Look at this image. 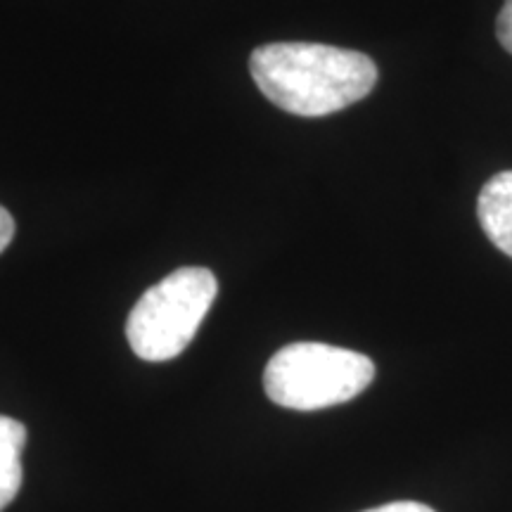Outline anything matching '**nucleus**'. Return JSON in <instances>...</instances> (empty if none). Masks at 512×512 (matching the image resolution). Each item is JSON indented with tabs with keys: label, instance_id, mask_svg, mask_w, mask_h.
Segmentation results:
<instances>
[{
	"label": "nucleus",
	"instance_id": "obj_7",
	"mask_svg": "<svg viewBox=\"0 0 512 512\" xmlns=\"http://www.w3.org/2000/svg\"><path fill=\"white\" fill-rule=\"evenodd\" d=\"M363 512H437V510H432L430 505H425V503L396 501V503H387V505H380V508H370Z\"/></svg>",
	"mask_w": 512,
	"mask_h": 512
},
{
	"label": "nucleus",
	"instance_id": "obj_8",
	"mask_svg": "<svg viewBox=\"0 0 512 512\" xmlns=\"http://www.w3.org/2000/svg\"><path fill=\"white\" fill-rule=\"evenodd\" d=\"M15 238V219L5 207H0V254L8 249V245Z\"/></svg>",
	"mask_w": 512,
	"mask_h": 512
},
{
	"label": "nucleus",
	"instance_id": "obj_1",
	"mask_svg": "<svg viewBox=\"0 0 512 512\" xmlns=\"http://www.w3.org/2000/svg\"><path fill=\"white\" fill-rule=\"evenodd\" d=\"M249 72L275 107L297 117L347 110L377 83L368 55L323 43H268L249 57Z\"/></svg>",
	"mask_w": 512,
	"mask_h": 512
},
{
	"label": "nucleus",
	"instance_id": "obj_6",
	"mask_svg": "<svg viewBox=\"0 0 512 512\" xmlns=\"http://www.w3.org/2000/svg\"><path fill=\"white\" fill-rule=\"evenodd\" d=\"M496 34L501 46L512 55V0H505L501 15L496 19Z\"/></svg>",
	"mask_w": 512,
	"mask_h": 512
},
{
	"label": "nucleus",
	"instance_id": "obj_4",
	"mask_svg": "<svg viewBox=\"0 0 512 512\" xmlns=\"http://www.w3.org/2000/svg\"><path fill=\"white\" fill-rule=\"evenodd\" d=\"M477 216L486 238L512 259V171L496 174L484 185Z\"/></svg>",
	"mask_w": 512,
	"mask_h": 512
},
{
	"label": "nucleus",
	"instance_id": "obj_5",
	"mask_svg": "<svg viewBox=\"0 0 512 512\" xmlns=\"http://www.w3.org/2000/svg\"><path fill=\"white\" fill-rule=\"evenodd\" d=\"M24 446H27V427L15 418L0 415V512L15 501L22 486Z\"/></svg>",
	"mask_w": 512,
	"mask_h": 512
},
{
	"label": "nucleus",
	"instance_id": "obj_3",
	"mask_svg": "<svg viewBox=\"0 0 512 512\" xmlns=\"http://www.w3.org/2000/svg\"><path fill=\"white\" fill-rule=\"evenodd\" d=\"M219 294V280L209 268L185 266L152 285L133 306L126 337L133 354L162 363L183 354L200 330Z\"/></svg>",
	"mask_w": 512,
	"mask_h": 512
},
{
	"label": "nucleus",
	"instance_id": "obj_2",
	"mask_svg": "<svg viewBox=\"0 0 512 512\" xmlns=\"http://www.w3.org/2000/svg\"><path fill=\"white\" fill-rule=\"evenodd\" d=\"M375 380V363L323 342L287 344L264 373L266 396L290 411H323L356 399Z\"/></svg>",
	"mask_w": 512,
	"mask_h": 512
}]
</instances>
